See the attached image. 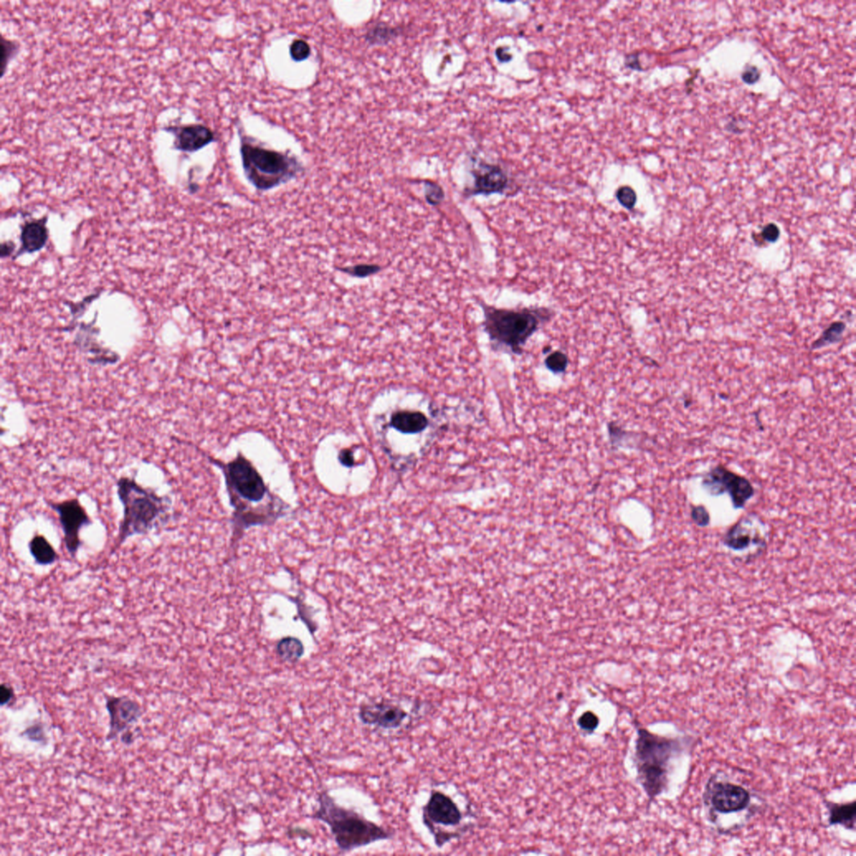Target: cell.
<instances>
[{
  "label": "cell",
  "instance_id": "obj_9",
  "mask_svg": "<svg viewBox=\"0 0 856 856\" xmlns=\"http://www.w3.org/2000/svg\"><path fill=\"white\" fill-rule=\"evenodd\" d=\"M48 505L59 516L66 550L70 557L76 558L82 545L79 532L83 527L92 523L89 515L77 498L59 502H48Z\"/></svg>",
  "mask_w": 856,
  "mask_h": 856
},
{
  "label": "cell",
  "instance_id": "obj_24",
  "mask_svg": "<svg viewBox=\"0 0 856 856\" xmlns=\"http://www.w3.org/2000/svg\"><path fill=\"white\" fill-rule=\"evenodd\" d=\"M780 237V229L777 224L774 223H767L763 228L760 233H756V235H753V240L756 244L765 245L774 244L777 242Z\"/></svg>",
  "mask_w": 856,
  "mask_h": 856
},
{
  "label": "cell",
  "instance_id": "obj_13",
  "mask_svg": "<svg viewBox=\"0 0 856 856\" xmlns=\"http://www.w3.org/2000/svg\"><path fill=\"white\" fill-rule=\"evenodd\" d=\"M408 714L403 708L388 703H373L361 706L359 718L364 725L384 729L400 727Z\"/></svg>",
  "mask_w": 856,
  "mask_h": 856
},
{
  "label": "cell",
  "instance_id": "obj_10",
  "mask_svg": "<svg viewBox=\"0 0 856 856\" xmlns=\"http://www.w3.org/2000/svg\"><path fill=\"white\" fill-rule=\"evenodd\" d=\"M105 707L110 717V729L107 740L117 738L121 732L129 729L131 725L138 722L142 716L143 709L138 701L122 696H105Z\"/></svg>",
  "mask_w": 856,
  "mask_h": 856
},
{
  "label": "cell",
  "instance_id": "obj_37",
  "mask_svg": "<svg viewBox=\"0 0 856 856\" xmlns=\"http://www.w3.org/2000/svg\"><path fill=\"white\" fill-rule=\"evenodd\" d=\"M15 246L11 242H4L1 245V257L6 258L11 256L14 252Z\"/></svg>",
  "mask_w": 856,
  "mask_h": 856
},
{
  "label": "cell",
  "instance_id": "obj_35",
  "mask_svg": "<svg viewBox=\"0 0 856 856\" xmlns=\"http://www.w3.org/2000/svg\"><path fill=\"white\" fill-rule=\"evenodd\" d=\"M760 72H758V70L756 67H750L747 69V70H745V72L743 74L744 82L750 84L758 81V79L760 78Z\"/></svg>",
  "mask_w": 856,
  "mask_h": 856
},
{
  "label": "cell",
  "instance_id": "obj_18",
  "mask_svg": "<svg viewBox=\"0 0 856 856\" xmlns=\"http://www.w3.org/2000/svg\"><path fill=\"white\" fill-rule=\"evenodd\" d=\"M29 550L35 563L39 566H51L59 558L54 547L43 536H34L29 543Z\"/></svg>",
  "mask_w": 856,
  "mask_h": 856
},
{
  "label": "cell",
  "instance_id": "obj_17",
  "mask_svg": "<svg viewBox=\"0 0 856 856\" xmlns=\"http://www.w3.org/2000/svg\"><path fill=\"white\" fill-rule=\"evenodd\" d=\"M427 425V418L421 413H397L391 420V426L403 434H417L424 430Z\"/></svg>",
  "mask_w": 856,
  "mask_h": 856
},
{
  "label": "cell",
  "instance_id": "obj_16",
  "mask_svg": "<svg viewBox=\"0 0 856 856\" xmlns=\"http://www.w3.org/2000/svg\"><path fill=\"white\" fill-rule=\"evenodd\" d=\"M47 218L34 219L26 222L21 227V248L17 256L22 253L37 252L46 246L48 240Z\"/></svg>",
  "mask_w": 856,
  "mask_h": 856
},
{
  "label": "cell",
  "instance_id": "obj_4",
  "mask_svg": "<svg viewBox=\"0 0 856 856\" xmlns=\"http://www.w3.org/2000/svg\"><path fill=\"white\" fill-rule=\"evenodd\" d=\"M479 304L484 311V329L491 341L518 355L521 354L524 346L542 322L550 317L547 316L549 311L545 309L505 310L483 301Z\"/></svg>",
  "mask_w": 856,
  "mask_h": 856
},
{
  "label": "cell",
  "instance_id": "obj_38",
  "mask_svg": "<svg viewBox=\"0 0 856 856\" xmlns=\"http://www.w3.org/2000/svg\"><path fill=\"white\" fill-rule=\"evenodd\" d=\"M134 735H132L131 732L129 730H127L124 732H123V734L122 737V741L123 744L129 745V744H131L132 743H134Z\"/></svg>",
  "mask_w": 856,
  "mask_h": 856
},
{
  "label": "cell",
  "instance_id": "obj_8",
  "mask_svg": "<svg viewBox=\"0 0 856 856\" xmlns=\"http://www.w3.org/2000/svg\"><path fill=\"white\" fill-rule=\"evenodd\" d=\"M704 802L712 813L723 815L737 814L748 808L751 794L739 784L713 777L706 787Z\"/></svg>",
  "mask_w": 856,
  "mask_h": 856
},
{
  "label": "cell",
  "instance_id": "obj_15",
  "mask_svg": "<svg viewBox=\"0 0 856 856\" xmlns=\"http://www.w3.org/2000/svg\"><path fill=\"white\" fill-rule=\"evenodd\" d=\"M95 328L91 325H83L77 335L74 343L89 355L88 361L93 365H108L117 363L119 356L116 353L101 346L94 335Z\"/></svg>",
  "mask_w": 856,
  "mask_h": 856
},
{
  "label": "cell",
  "instance_id": "obj_14",
  "mask_svg": "<svg viewBox=\"0 0 856 856\" xmlns=\"http://www.w3.org/2000/svg\"><path fill=\"white\" fill-rule=\"evenodd\" d=\"M166 130L175 136V149L183 153H196L216 140L214 132L201 124L169 127Z\"/></svg>",
  "mask_w": 856,
  "mask_h": 856
},
{
  "label": "cell",
  "instance_id": "obj_28",
  "mask_svg": "<svg viewBox=\"0 0 856 856\" xmlns=\"http://www.w3.org/2000/svg\"><path fill=\"white\" fill-rule=\"evenodd\" d=\"M425 196L429 204L436 205L443 200L444 192L442 187L439 186L438 183L432 182V181H426Z\"/></svg>",
  "mask_w": 856,
  "mask_h": 856
},
{
  "label": "cell",
  "instance_id": "obj_30",
  "mask_svg": "<svg viewBox=\"0 0 856 856\" xmlns=\"http://www.w3.org/2000/svg\"><path fill=\"white\" fill-rule=\"evenodd\" d=\"M599 725V718L592 712H586L579 718V726L586 732H593Z\"/></svg>",
  "mask_w": 856,
  "mask_h": 856
},
{
  "label": "cell",
  "instance_id": "obj_1",
  "mask_svg": "<svg viewBox=\"0 0 856 856\" xmlns=\"http://www.w3.org/2000/svg\"><path fill=\"white\" fill-rule=\"evenodd\" d=\"M318 801L319 808L311 818L328 825L342 851L354 850L377 841L390 839L392 836L385 829L369 822L354 810L337 805L326 791L320 793Z\"/></svg>",
  "mask_w": 856,
  "mask_h": 856
},
{
  "label": "cell",
  "instance_id": "obj_34",
  "mask_svg": "<svg viewBox=\"0 0 856 856\" xmlns=\"http://www.w3.org/2000/svg\"><path fill=\"white\" fill-rule=\"evenodd\" d=\"M339 461L344 466L351 467L355 465L354 454L350 449H343L339 454Z\"/></svg>",
  "mask_w": 856,
  "mask_h": 856
},
{
  "label": "cell",
  "instance_id": "obj_33",
  "mask_svg": "<svg viewBox=\"0 0 856 856\" xmlns=\"http://www.w3.org/2000/svg\"><path fill=\"white\" fill-rule=\"evenodd\" d=\"M14 689L10 685H8V684L3 683L1 689H0V703L3 706L7 705L11 703V701L14 699Z\"/></svg>",
  "mask_w": 856,
  "mask_h": 856
},
{
  "label": "cell",
  "instance_id": "obj_12",
  "mask_svg": "<svg viewBox=\"0 0 856 856\" xmlns=\"http://www.w3.org/2000/svg\"><path fill=\"white\" fill-rule=\"evenodd\" d=\"M472 174L474 182L473 187L467 191L469 197L502 193L509 184V178L501 167L484 161L480 162Z\"/></svg>",
  "mask_w": 856,
  "mask_h": 856
},
{
  "label": "cell",
  "instance_id": "obj_19",
  "mask_svg": "<svg viewBox=\"0 0 856 856\" xmlns=\"http://www.w3.org/2000/svg\"><path fill=\"white\" fill-rule=\"evenodd\" d=\"M829 812V822L831 824H841L849 829H854L855 825L856 803L847 804H834L828 802Z\"/></svg>",
  "mask_w": 856,
  "mask_h": 856
},
{
  "label": "cell",
  "instance_id": "obj_27",
  "mask_svg": "<svg viewBox=\"0 0 856 856\" xmlns=\"http://www.w3.org/2000/svg\"><path fill=\"white\" fill-rule=\"evenodd\" d=\"M616 197L620 204L628 210L634 209L637 201V193L629 186L620 188L616 192Z\"/></svg>",
  "mask_w": 856,
  "mask_h": 856
},
{
  "label": "cell",
  "instance_id": "obj_36",
  "mask_svg": "<svg viewBox=\"0 0 856 856\" xmlns=\"http://www.w3.org/2000/svg\"><path fill=\"white\" fill-rule=\"evenodd\" d=\"M509 48L506 47H498L495 51L497 59L502 63H509L513 58V56L509 53Z\"/></svg>",
  "mask_w": 856,
  "mask_h": 856
},
{
  "label": "cell",
  "instance_id": "obj_31",
  "mask_svg": "<svg viewBox=\"0 0 856 856\" xmlns=\"http://www.w3.org/2000/svg\"><path fill=\"white\" fill-rule=\"evenodd\" d=\"M25 734L29 739L34 741V742H46L45 730H44L41 723H35L29 727L25 731Z\"/></svg>",
  "mask_w": 856,
  "mask_h": 856
},
{
  "label": "cell",
  "instance_id": "obj_22",
  "mask_svg": "<svg viewBox=\"0 0 856 856\" xmlns=\"http://www.w3.org/2000/svg\"><path fill=\"white\" fill-rule=\"evenodd\" d=\"M280 655L286 661H295L303 654V647L295 639H285L279 645Z\"/></svg>",
  "mask_w": 856,
  "mask_h": 856
},
{
  "label": "cell",
  "instance_id": "obj_6",
  "mask_svg": "<svg viewBox=\"0 0 856 856\" xmlns=\"http://www.w3.org/2000/svg\"><path fill=\"white\" fill-rule=\"evenodd\" d=\"M209 460L223 471L228 495L238 512L245 510L249 502H259L271 497L261 474L241 453L228 462Z\"/></svg>",
  "mask_w": 856,
  "mask_h": 856
},
{
  "label": "cell",
  "instance_id": "obj_2",
  "mask_svg": "<svg viewBox=\"0 0 856 856\" xmlns=\"http://www.w3.org/2000/svg\"><path fill=\"white\" fill-rule=\"evenodd\" d=\"M240 155L246 179L259 191L279 187L304 171L297 157L264 148L245 134H240Z\"/></svg>",
  "mask_w": 856,
  "mask_h": 856
},
{
  "label": "cell",
  "instance_id": "obj_32",
  "mask_svg": "<svg viewBox=\"0 0 856 856\" xmlns=\"http://www.w3.org/2000/svg\"><path fill=\"white\" fill-rule=\"evenodd\" d=\"M692 515L696 524L705 525L708 523L709 515L703 506L694 507Z\"/></svg>",
  "mask_w": 856,
  "mask_h": 856
},
{
  "label": "cell",
  "instance_id": "obj_21",
  "mask_svg": "<svg viewBox=\"0 0 856 856\" xmlns=\"http://www.w3.org/2000/svg\"><path fill=\"white\" fill-rule=\"evenodd\" d=\"M845 329L846 325L844 323V322H833L832 324L829 325L828 328L824 330L822 335H820V337L816 339L813 344H812L811 350L814 351L822 349V348L825 346L840 342L843 338V334H844Z\"/></svg>",
  "mask_w": 856,
  "mask_h": 856
},
{
  "label": "cell",
  "instance_id": "obj_5",
  "mask_svg": "<svg viewBox=\"0 0 856 856\" xmlns=\"http://www.w3.org/2000/svg\"><path fill=\"white\" fill-rule=\"evenodd\" d=\"M673 740L637 729L635 763L639 782L650 801L664 791L668 784V765L675 749Z\"/></svg>",
  "mask_w": 856,
  "mask_h": 856
},
{
  "label": "cell",
  "instance_id": "obj_3",
  "mask_svg": "<svg viewBox=\"0 0 856 856\" xmlns=\"http://www.w3.org/2000/svg\"><path fill=\"white\" fill-rule=\"evenodd\" d=\"M117 495L123 506V518L119 528L118 546L129 538L151 531L167 514L164 498L152 489L144 488L134 479L122 476L117 483Z\"/></svg>",
  "mask_w": 856,
  "mask_h": 856
},
{
  "label": "cell",
  "instance_id": "obj_7",
  "mask_svg": "<svg viewBox=\"0 0 856 856\" xmlns=\"http://www.w3.org/2000/svg\"><path fill=\"white\" fill-rule=\"evenodd\" d=\"M703 487L711 495L729 494L736 509H742L753 497L756 491L745 476L734 473L723 465H718L703 476Z\"/></svg>",
  "mask_w": 856,
  "mask_h": 856
},
{
  "label": "cell",
  "instance_id": "obj_29",
  "mask_svg": "<svg viewBox=\"0 0 856 856\" xmlns=\"http://www.w3.org/2000/svg\"><path fill=\"white\" fill-rule=\"evenodd\" d=\"M381 268L377 266H370V264H363V266H355L353 268H344V272L349 273V275L356 277H366L375 275V273L380 271Z\"/></svg>",
  "mask_w": 856,
  "mask_h": 856
},
{
  "label": "cell",
  "instance_id": "obj_20",
  "mask_svg": "<svg viewBox=\"0 0 856 856\" xmlns=\"http://www.w3.org/2000/svg\"><path fill=\"white\" fill-rule=\"evenodd\" d=\"M400 34L399 28L388 25L385 22H378L366 32L365 39L370 46H385L394 41Z\"/></svg>",
  "mask_w": 856,
  "mask_h": 856
},
{
  "label": "cell",
  "instance_id": "obj_23",
  "mask_svg": "<svg viewBox=\"0 0 856 856\" xmlns=\"http://www.w3.org/2000/svg\"><path fill=\"white\" fill-rule=\"evenodd\" d=\"M19 51V45L11 39L1 38V76L6 74L7 66Z\"/></svg>",
  "mask_w": 856,
  "mask_h": 856
},
{
  "label": "cell",
  "instance_id": "obj_26",
  "mask_svg": "<svg viewBox=\"0 0 856 856\" xmlns=\"http://www.w3.org/2000/svg\"><path fill=\"white\" fill-rule=\"evenodd\" d=\"M547 368L555 373L563 372L568 365V359L564 353L555 351L547 357L545 360Z\"/></svg>",
  "mask_w": 856,
  "mask_h": 856
},
{
  "label": "cell",
  "instance_id": "obj_11",
  "mask_svg": "<svg viewBox=\"0 0 856 856\" xmlns=\"http://www.w3.org/2000/svg\"><path fill=\"white\" fill-rule=\"evenodd\" d=\"M423 822L431 831L439 826L453 827L462 822V812L451 798L440 791L432 793L423 807Z\"/></svg>",
  "mask_w": 856,
  "mask_h": 856
},
{
  "label": "cell",
  "instance_id": "obj_25",
  "mask_svg": "<svg viewBox=\"0 0 856 856\" xmlns=\"http://www.w3.org/2000/svg\"><path fill=\"white\" fill-rule=\"evenodd\" d=\"M290 54L291 59L295 61V63H302V61L310 58L311 48L304 39H294L290 46Z\"/></svg>",
  "mask_w": 856,
  "mask_h": 856
}]
</instances>
